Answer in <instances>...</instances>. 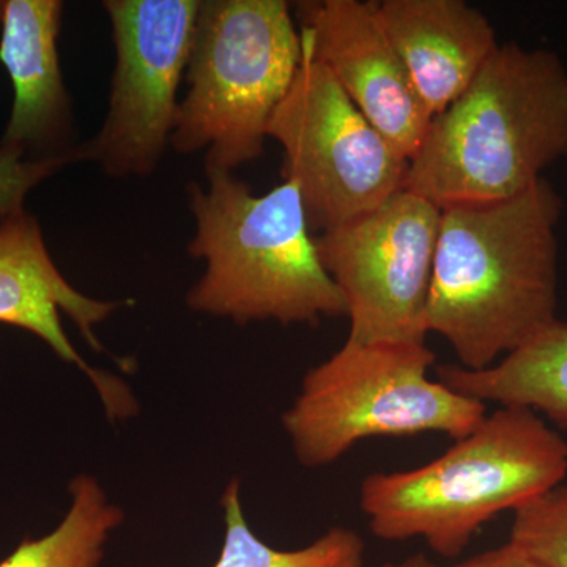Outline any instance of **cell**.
Segmentation results:
<instances>
[{
	"mask_svg": "<svg viewBox=\"0 0 567 567\" xmlns=\"http://www.w3.org/2000/svg\"><path fill=\"white\" fill-rule=\"evenodd\" d=\"M436 377L458 394L484 404L524 406L567 429V322L557 320L483 371L443 364Z\"/></svg>",
	"mask_w": 567,
	"mask_h": 567,
	"instance_id": "5bb4252c",
	"label": "cell"
},
{
	"mask_svg": "<svg viewBox=\"0 0 567 567\" xmlns=\"http://www.w3.org/2000/svg\"><path fill=\"white\" fill-rule=\"evenodd\" d=\"M205 174L207 186L188 185L196 233L186 249L205 260L203 278L186 297L189 308L241 324H316L347 316L295 182L256 194L233 173Z\"/></svg>",
	"mask_w": 567,
	"mask_h": 567,
	"instance_id": "3957f363",
	"label": "cell"
},
{
	"mask_svg": "<svg viewBox=\"0 0 567 567\" xmlns=\"http://www.w3.org/2000/svg\"><path fill=\"white\" fill-rule=\"evenodd\" d=\"M567 155V70L555 52L498 43L429 125L405 189L440 208L511 199Z\"/></svg>",
	"mask_w": 567,
	"mask_h": 567,
	"instance_id": "7a4b0ae2",
	"label": "cell"
},
{
	"mask_svg": "<svg viewBox=\"0 0 567 567\" xmlns=\"http://www.w3.org/2000/svg\"><path fill=\"white\" fill-rule=\"evenodd\" d=\"M301 59L300 31L284 0H200L174 151H204L205 173L256 162Z\"/></svg>",
	"mask_w": 567,
	"mask_h": 567,
	"instance_id": "5b68a950",
	"label": "cell"
},
{
	"mask_svg": "<svg viewBox=\"0 0 567 567\" xmlns=\"http://www.w3.org/2000/svg\"><path fill=\"white\" fill-rule=\"evenodd\" d=\"M301 48L300 69L267 137L281 144L282 178L298 186L309 227L322 234L402 192L410 159L354 106L303 40Z\"/></svg>",
	"mask_w": 567,
	"mask_h": 567,
	"instance_id": "52a82bcc",
	"label": "cell"
},
{
	"mask_svg": "<svg viewBox=\"0 0 567 567\" xmlns=\"http://www.w3.org/2000/svg\"><path fill=\"white\" fill-rule=\"evenodd\" d=\"M566 475L565 440L533 410L502 406L429 464L365 477L360 505L380 539L423 537L453 558L491 518L528 505Z\"/></svg>",
	"mask_w": 567,
	"mask_h": 567,
	"instance_id": "277c9868",
	"label": "cell"
},
{
	"mask_svg": "<svg viewBox=\"0 0 567 567\" xmlns=\"http://www.w3.org/2000/svg\"><path fill=\"white\" fill-rule=\"evenodd\" d=\"M63 3L59 0L3 2L0 63L13 84V106L0 145L33 159H82L74 145L73 111L63 82L58 40Z\"/></svg>",
	"mask_w": 567,
	"mask_h": 567,
	"instance_id": "7c38bea8",
	"label": "cell"
},
{
	"mask_svg": "<svg viewBox=\"0 0 567 567\" xmlns=\"http://www.w3.org/2000/svg\"><path fill=\"white\" fill-rule=\"evenodd\" d=\"M509 543L546 567H567V486L514 511Z\"/></svg>",
	"mask_w": 567,
	"mask_h": 567,
	"instance_id": "e0dca14e",
	"label": "cell"
},
{
	"mask_svg": "<svg viewBox=\"0 0 567 567\" xmlns=\"http://www.w3.org/2000/svg\"><path fill=\"white\" fill-rule=\"evenodd\" d=\"M453 567H546L535 558L522 551L520 548L507 543L498 548L483 551L475 557L457 563Z\"/></svg>",
	"mask_w": 567,
	"mask_h": 567,
	"instance_id": "d6986e66",
	"label": "cell"
},
{
	"mask_svg": "<svg viewBox=\"0 0 567 567\" xmlns=\"http://www.w3.org/2000/svg\"><path fill=\"white\" fill-rule=\"evenodd\" d=\"M382 567H436L434 563L429 561L424 555H413V557L402 559L399 563H386Z\"/></svg>",
	"mask_w": 567,
	"mask_h": 567,
	"instance_id": "ffe728a7",
	"label": "cell"
},
{
	"mask_svg": "<svg viewBox=\"0 0 567 567\" xmlns=\"http://www.w3.org/2000/svg\"><path fill=\"white\" fill-rule=\"evenodd\" d=\"M297 18L312 58L333 74L364 117L412 159L434 117L388 39L379 2H298Z\"/></svg>",
	"mask_w": 567,
	"mask_h": 567,
	"instance_id": "30bf717a",
	"label": "cell"
},
{
	"mask_svg": "<svg viewBox=\"0 0 567 567\" xmlns=\"http://www.w3.org/2000/svg\"><path fill=\"white\" fill-rule=\"evenodd\" d=\"M379 13L432 117L456 102L498 47L486 14L462 0H385Z\"/></svg>",
	"mask_w": 567,
	"mask_h": 567,
	"instance_id": "4fadbf2b",
	"label": "cell"
},
{
	"mask_svg": "<svg viewBox=\"0 0 567 567\" xmlns=\"http://www.w3.org/2000/svg\"><path fill=\"white\" fill-rule=\"evenodd\" d=\"M442 208L402 189L374 212L316 237L344 300L352 342H425Z\"/></svg>",
	"mask_w": 567,
	"mask_h": 567,
	"instance_id": "9c48e42d",
	"label": "cell"
},
{
	"mask_svg": "<svg viewBox=\"0 0 567 567\" xmlns=\"http://www.w3.org/2000/svg\"><path fill=\"white\" fill-rule=\"evenodd\" d=\"M434 361L425 342L346 341L306 374L282 415L298 462L330 465L377 436L472 434L487 415L486 404L429 379Z\"/></svg>",
	"mask_w": 567,
	"mask_h": 567,
	"instance_id": "8992f818",
	"label": "cell"
},
{
	"mask_svg": "<svg viewBox=\"0 0 567 567\" xmlns=\"http://www.w3.org/2000/svg\"><path fill=\"white\" fill-rule=\"evenodd\" d=\"M74 162L70 156L33 159L18 148L0 145V219L24 208L31 189Z\"/></svg>",
	"mask_w": 567,
	"mask_h": 567,
	"instance_id": "ac0fdd59",
	"label": "cell"
},
{
	"mask_svg": "<svg viewBox=\"0 0 567 567\" xmlns=\"http://www.w3.org/2000/svg\"><path fill=\"white\" fill-rule=\"evenodd\" d=\"M121 305L93 300L63 278L31 213L21 208L0 219V323L35 334L61 360L76 365L91 379L112 421L133 416L136 399L121 379L92 368L78 353L63 330L61 315L76 323L95 352H106L93 327Z\"/></svg>",
	"mask_w": 567,
	"mask_h": 567,
	"instance_id": "8fae6325",
	"label": "cell"
},
{
	"mask_svg": "<svg viewBox=\"0 0 567 567\" xmlns=\"http://www.w3.org/2000/svg\"><path fill=\"white\" fill-rule=\"evenodd\" d=\"M224 543L213 567H363L364 540L357 532L334 527L298 550L270 547L249 528L241 506L240 481L227 484L221 498Z\"/></svg>",
	"mask_w": 567,
	"mask_h": 567,
	"instance_id": "2e32d148",
	"label": "cell"
},
{
	"mask_svg": "<svg viewBox=\"0 0 567 567\" xmlns=\"http://www.w3.org/2000/svg\"><path fill=\"white\" fill-rule=\"evenodd\" d=\"M115 47L110 106L82 159L111 177H148L177 123L200 0H106Z\"/></svg>",
	"mask_w": 567,
	"mask_h": 567,
	"instance_id": "ba28073f",
	"label": "cell"
},
{
	"mask_svg": "<svg viewBox=\"0 0 567 567\" xmlns=\"http://www.w3.org/2000/svg\"><path fill=\"white\" fill-rule=\"evenodd\" d=\"M71 505L50 535L24 539L0 567H100L111 533L121 527L123 511L112 505L93 476L70 484Z\"/></svg>",
	"mask_w": 567,
	"mask_h": 567,
	"instance_id": "9a60e30c",
	"label": "cell"
},
{
	"mask_svg": "<svg viewBox=\"0 0 567 567\" xmlns=\"http://www.w3.org/2000/svg\"><path fill=\"white\" fill-rule=\"evenodd\" d=\"M2 14H3V2H0V21H2Z\"/></svg>",
	"mask_w": 567,
	"mask_h": 567,
	"instance_id": "44dd1931",
	"label": "cell"
},
{
	"mask_svg": "<svg viewBox=\"0 0 567 567\" xmlns=\"http://www.w3.org/2000/svg\"><path fill=\"white\" fill-rule=\"evenodd\" d=\"M561 197L543 178L491 204L442 208L425 328L483 371L557 322Z\"/></svg>",
	"mask_w": 567,
	"mask_h": 567,
	"instance_id": "6da1fadb",
	"label": "cell"
}]
</instances>
